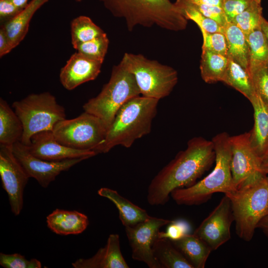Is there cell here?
<instances>
[{
	"label": "cell",
	"instance_id": "d6986e66",
	"mask_svg": "<svg viewBox=\"0 0 268 268\" xmlns=\"http://www.w3.org/2000/svg\"><path fill=\"white\" fill-rule=\"evenodd\" d=\"M254 111V125L250 132L251 142L261 158L268 151V106L257 93L250 101Z\"/></svg>",
	"mask_w": 268,
	"mask_h": 268
},
{
	"label": "cell",
	"instance_id": "f6af8a7d",
	"mask_svg": "<svg viewBox=\"0 0 268 268\" xmlns=\"http://www.w3.org/2000/svg\"><path fill=\"white\" fill-rule=\"evenodd\" d=\"M261 29L264 33L268 42V21H267L264 17L263 18L262 21Z\"/></svg>",
	"mask_w": 268,
	"mask_h": 268
},
{
	"label": "cell",
	"instance_id": "2e32d148",
	"mask_svg": "<svg viewBox=\"0 0 268 268\" xmlns=\"http://www.w3.org/2000/svg\"><path fill=\"white\" fill-rule=\"evenodd\" d=\"M103 62L93 59L78 52L72 54L61 70L60 79L68 90L93 80L101 71Z\"/></svg>",
	"mask_w": 268,
	"mask_h": 268
},
{
	"label": "cell",
	"instance_id": "d6a6232c",
	"mask_svg": "<svg viewBox=\"0 0 268 268\" xmlns=\"http://www.w3.org/2000/svg\"><path fill=\"white\" fill-rule=\"evenodd\" d=\"M256 93L268 106V66L259 65L249 68Z\"/></svg>",
	"mask_w": 268,
	"mask_h": 268
},
{
	"label": "cell",
	"instance_id": "e575fe53",
	"mask_svg": "<svg viewBox=\"0 0 268 268\" xmlns=\"http://www.w3.org/2000/svg\"><path fill=\"white\" fill-rule=\"evenodd\" d=\"M0 265L4 268H41L42 264L36 259L27 260L20 254L0 253Z\"/></svg>",
	"mask_w": 268,
	"mask_h": 268
},
{
	"label": "cell",
	"instance_id": "484cf974",
	"mask_svg": "<svg viewBox=\"0 0 268 268\" xmlns=\"http://www.w3.org/2000/svg\"><path fill=\"white\" fill-rule=\"evenodd\" d=\"M222 82L239 91L249 101L256 93L250 72L239 64L229 59Z\"/></svg>",
	"mask_w": 268,
	"mask_h": 268
},
{
	"label": "cell",
	"instance_id": "83f0119b",
	"mask_svg": "<svg viewBox=\"0 0 268 268\" xmlns=\"http://www.w3.org/2000/svg\"><path fill=\"white\" fill-rule=\"evenodd\" d=\"M70 33L73 47L92 40L105 33L90 18L83 15L78 16L71 21Z\"/></svg>",
	"mask_w": 268,
	"mask_h": 268
},
{
	"label": "cell",
	"instance_id": "ba28073f",
	"mask_svg": "<svg viewBox=\"0 0 268 268\" xmlns=\"http://www.w3.org/2000/svg\"><path fill=\"white\" fill-rule=\"evenodd\" d=\"M120 63L134 76L142 96L160 100L168 96L178 82L175 69L141 54L126 53Z\"/></svg>",
	"mask_w": 268,
	"mask_h": 268
},
{
	"label": "cell",
	"instance_id": "60d3db41",
	"mask_svg": "<svg viewBox=\"0 0 268 268\" xmlns=\"http://www.w3.org/2000/svg\"><path fill=\"white\" fill-rule=\"evenodd\" d=\"M194 4L217 5L222 7L223 0H185Z\"/></svg>",
	"mask_w": 268,
	"mask_h": 268
},
{
	"label": "cell",
	"instance_id": "7c38bea8",
	"mask_svg": "<svg viewBox=\"0 0 268 268\" xmlns=\"http://www.w3.org/2000/svg\"><path fill=\"white\" fill-rule=\"evenodd\" d=\"M171 221L151 216L134 226L125 227L132 258L145 263L150 268H161L154 257L152 246L160 229Z\"/></svg>",
	"mask_w": 268,
	"mask_h": 268
},
{
	"label": "cell",
	"instance_id": "9a60e30c",
	"mask_svg": "<svg viewBox=\"0 0 268 268\" xmlns=\"http://www.w3.org/2000/svg\"><path fill=\"white\" fill-rule=\"evenodd\" d=\"M28 151L35 157L51 161H59L77 158L86 159L97 155L92 150H80L65 146L55 138L52 131H43L34 134Z\"/></svg>",
	"mask_w": 268,
	"mask_h": 268
},
{
	"label": "cell",
	"instance_id": "8fae6325",
	"mask_svg": "<svg viewBox=\"0 0 268 268\" xmlns=\"http://www.w3.org/2000/svg\"><path fill=\"white\" fill-rule=\"evenodd\" d=\"M0 176L12 212L18 215L23 206V192L30 178L15 157L13 145L0 144Z\"/></svg>",
	"mask_w": 268,
	"mask_h": 268
},
{
	"label": "cell",
	"instance_id": "44dd1931",
	"mask_svg": "<svg viewBox=\"0 0 268 268\" xmlns=\"http://www.w3.org/2000/svg\"><path fill=\"white\" fill-rule=\"evenodd\" d=\"M97 193L115 205L120 219L125 227L134 226L151 217L145 209L121 196L116 190L104 187L99 189Z\"/></svg>",
	"mask_w": 268,
	"mask_h": 268
},
{
	"label": "cell",
	"instance_id": "5bb4252c",
	"mask_svg": "<svg viewBox=\"0 0 268 268\" xmlns=\"http://www.w3.org/2000/svg\"><path fill=\"white\" fill-rule=\"evenodd\" d=\"M233 221L231 201L225 195L193 234L204 241L212 251L216 250L230 239V227Z\"/></svg>",
	"mask_w": 268,
	"mask_h": 268
},
{
	"label": "cell",
	"instance_id": "d4e9b609",
	"mask_svg": "<svg viewBox=\"0 0 268 268\" xmlns=\"http://www.w3.org/2000/svg\"><path fill=\"white\" fill-rule=\"evenodd\" d=\"M152 251L161 268H194L168 239L157 237L153 243Z\"/></svg>",
	"mask_w": 268,
	"mask_h": 268
},
{
	"label": "cell",
	"instance_id": "836d02e7",
	"mask_svg": "<svg viewBox=\"0 0 268 268\" xmlns=\"http://www.w3.org/2000/svg\"><path fill=\"white\" fill-rule=\"evenodd\" d=\"M203 39L202 50H206L227 56V40L223 32H208L200 29Z\"/></svg>",
	"mask_w": 268,
	"mask_h": 268
},
{
	"label": "cell",
	"instance_id": "ac0fdd59",
	"mask_svg": "<svg viewBox=\"0 0 268 268\" xmlns=\"http://www.w3.org/2000/svg\"><path fill=\"white\" fill-rule=\"evenodd\" d=\"M48 227L61 235H77L82 233L89 224L88 217L76 210L56 209L46 217Z\"/></svg>",
	"mask_w": 268,
	"mask_h": 268
},
{
	"label": "cell",
	"instance_id": "8992f818",
	"mask_svg": "<svg viewBox=\"0 0 268 268\" xmlns=\"http://www.w3.org/2000/svg\"><path fill=\"white\" fill-rule=\"evenodd\" d=\"M225 195L231 201L237 235L250 241L268 214V174L253 185Z\"/></svg>",
	"mask_w": 268,
	"mask_h": 268
},
{
	"label": "cell",
	"instance_id": "ffe728a7",
	"mask_svg": "<svg viewBox=\"0 0 268 268\" xmlns=\"http://www.w3.org/2000/svg\"><path fill=\"white\" fill-rule=\"evenodd\" d=\"M49 0H31L15 16L2 24L12 50L23 40L35 13Z\"/></svg>",
	"mask_w": 268,
	"mask_h": 268
},
{
	"label": "cell",
	"instance_id": "277c9868",
	"mask_svg": "<svg viewBox=\"0 0 268 268\" xmlns=\"http://www.w3.org/2000/svg\"><path fill=\"white\" fill-rule=\"evenodd\" d=\"M212 141L215 155L213 170L192 186L172 191L170 196L177 204L199 205L206 202L214 193L226 194L235 190L230 167V135L223 132L216 135Z\"/></svg>",
	"mask_w": 268,
	"mask_h": 268
},
{
	"label": "cell",
	"instance_id": "3957f363",
	"mask_svg": "<svg viewBox=\"0 0 268 268\" xmlns=\"http://www.w3.org/2000/svg\"><path fill=\"white\" fill-rule=\"evenodd\" d=\"M113 16L123 19L129 31L136 26L185 30L188 20L169 0H100Z\"/></svg>",
	"mask_w": 268,
	"mask_h": 268
},
{
	"label": "cell",
	"instance_id": "7bdbcfd3",
	"mask_svg": "<svg viewBox=\"0 0 268 268\" xmlns=\"http://www.w3.org/2000/svg\"><path fill=\"white\" fill-rule=\"evenodd\" d=\"M262 170L266 175L268 174V151L261 158Z\"/></svg>",
	"mask_w": 268,
	"mask_h": 268
},
{
	"label": "cell",
	"instance_id": "e0dca14e",
	"mask_svg": "<svg viewBox=\"0 0 268 268\" xmlns=\"http://www.w3.org/2000/svg\"><path fill=\"white\" fill-rule=\"evenodd\" d=\"M74 268H129L121 251L120 237L110 234L104 247L92 257L77 259L71 264Z\"/></svg>",
	"mask_w": 268,
	"mask_h": 268
},
{
	"label": "cell",
	"instance_id": "1f68e13d",
	"mask_svg": "<svg viewBox=\"0 0 268 268\" xmlns=\"http://www.w3.org/2000/svg\"><path fill=\"white\" fill-rule=\"evenodd\" d=\"M109 41L105 33L92 40L73 46L77 52L89 58L103 62L106 55Z\"/></svg>",
	"mask_w": 268,
	"mask_h": 268
},
{
	"label": "cell",
	"instance_id": "603a6c76",
	"mask_svg": "<svg viewBox=\"0 0 268 268\" xmlns=\"http://www.w3.org/2000/svg\"><path fill=\"white\" fill-rule=\"evenodd\" d=\"M23 134L22 123L3 98H0V144L12 146L20 141Z\"/></svg>",
	"mask_w": 268,
	"mask_h": 268
},
{
	"label": "cell",
	"instance_id": "ee69618b",
	"mask_svg": "<svg viewBox=\"0 0 268 268\" xmlns=\"http://www.w3.org/2000/svg\"><path fill=\"white\" fill-rule=\"evenodd\" d=\"M20 10H22L28 4V0H10Z\"/></svg>",
	"mask_w": 268,
	"mask_h": 268
},
{
	"label": "cell",
	"instance_id": "74e56055",
	"mask_svg": "<svg viewBox=\"0 0 268 268\" xmlns=\"http://www.w3.org/2000/svg\"><path fill=\"white\" fill-rule=\"evenodd\" d=\"M191 4L205 16L216 21L222 27L224 28L228 23L221 7L213 5Z\"/></svg>",
	"mask_w": 268,
	"mask_h": 268
},
{
	"label": "cell",
	"instance_id": "9c48e42d",
	"mask_svg": "<svg viewBox=\"0 0 268 268\" xmlns=\"http://www.w3.org/2000/svg\"><path fill=\"white\" fill-rule=\"evenodd\" d=\"M107 130L100 118L84 111L76 118L60 121L52 132L57 141L65 146L95 151L104 141Z\"/></svg>",
	"mask_w": 268,
	"mask_h": 268
},
{
	"label": "cell",
	"instance_id": "ab89813d",
	"mask_svg": "<svg viewBox=\"0 0 268 268\" xmlns=\"http://www.w3.org/2000/svg\"><path fill=\"white\" fill-rule=\"evenodd\" d=\"M12 50L8 38L3 30L0 27V57L7 54Z\"/></svg>",
	"mask_w": 268,
	"mask_h": 268
},
{
	"label": "cell",
	"instance_id": "8d00e7d4",
	"mask_svg": "<svg viewBox=\"0 0 268 268\" xmlns=\"http://www.w3.org/2000/svg\"><path fill=\"white\" fill-rule=\"evenodd\" d=\"M256 0H223L222 8L228 22L248 8Z\"/></svg>",
	"mask_w": 268,
	"mask_h": 268
},
{
	"label": "cell",
	"instance_id": "4dcf8cb0",
	"mask_svg": "<svg viewBox=\"0 0 268 268\" xmlns=\"http://www.w3.org/2000/svg\"><path fill=\"white\" fill-rule=\"evenodd\" d=\"M263 18L261 0H256L248 8L237 15L231 22L238 26L247 35L261 28Z\"/></svg>",
	"mask_w": 268,
	"mask_h": 268
},
{
	"label": "cell",
	"instance_id": "b9f144b4",
	"mask_svg": "<svg viewBox=\"0 0 268 268\" xmlns=\"http://www.w3.org/2000/svg\"><path fill=\"white\" fill-rule=\"evenodd\" d=\"M257 228L261 229L268 238V214L260 221Z\"/></svg>",
	"mask_w": 268,
	"mask_h": 268
},
{
	"label": "cell",
	"instance_id": "f1b7e54d",
	"mask_svg": "<svg viewBox=\"0 0 268 268\" xmlns=\"http://www.w3.org/2000/svg\"><path fill=\"white\" fill-rule=\"evenodd\" d=\"M178 11L187 20L195 22L200 29L210 32H223L224 28L216 21L201 13L193 5L185 0H176L174 3Z\"/></svg>",
	"mask_w": 268,
	"mask_h": 268
},
{
	"label": "cell",
	"instance_id": "4fadbf2b",
	"mask_svg": "<svg viewBox=\"0 0 268 268\" xmlns=\"http://www.w3.org/2000/svg\"><path fill=\"white\" fill-rule=\"evenodd\" d=\"M13 151L30 178L35 179L40 185L47 188L62 172L86 159L77 158L59 161L43 160L33 155L20 141L13 145Z\"/></svg>",
	"mask_w": 268,
	"mask_h": 268
},
{
	"label": "cell",
	"instance_id": "5b68a950",
	"mask_svg": "<svg viewBox=\"0 0 268 268\" xmlns=\"http://www.w3.org/2000/svg\"><path fill=\"white\" fill-rule=\"evenodd\" d=\"M140 92L133 75L120 63L114 66L109 81L83 106L85 112L100 118L109 129L120 109Z\"/></svg>",
	"mask_w": 268,
	"mask_h": 268
},
{
	"label": "cell",
	"instance_id": "d590c367",
	"mask_svg": "<svg viewBox=\"0 0 268 268\" xmlns=\"http://www.w3.org/2000/svg\"><path fill=\"white\" fill-rule=\"evenodd\" d=\"M191 227L189 223L184 219L172 220L166 227L165 231H159L158 238H167L172 241L178 240L190 234Z\"/></svg>",
	"mask_w": 268,
	"mask_h": 268
},
{
	"label": "cell",
	"instance_id": "f35d334b",
	"mask_svg": "<svg viewBox=\"0 0 268 268\" xmlns=\"http://www.w3.org/2000/svg\"><path fill=\"white\" fill-rule=\"evenodd\" d=\"M21 10L10 0H0V20L2 23L13 18Z\"/></svg>",
	"mask_w": 268,
	"mask_h": 268
},
{
	"label": "cell",
	"instance_id": "cb8c5ba5",
	"mask_svg": "<svg viewBox=\"0 0 268 268\" xmlns=\"http://www.w3.org/2000/svg\"><path fill=\"white\" fill-rule=\"evenodd\" d=\"M172 242L194 268L205 267L212 250L204 241L194 234H188Z\"/></svg>",
	"mask_w": 268,
	"mask_h": 268
},
{
	"label": "cell",
	"instance_id": "7a4b0ae2",
	"mask_svg": "<svg viewBox=\"0 0 268 268\" xmlns=\"http://www.w3.org/2000/svg\"><path fill=\"white\" fill-rule=\"evenodd\" d=\"M159 100L139 95L126 103L116 114L104 141L95 149L96 154L107 153L119 145L130 147L136 139L150 133Z\"/></svg>",
	"mask_w": 268,
	"mask_h": 268
},
{
	"label": "cell",
	"instance_id": "52a82bcc",
	"mask_svg": "<svg viewBox=\"0 0 268 268\" xmlns=\"http://www.w3.org/2000/svg\"><path fill=\"white\" fill-rule=\"evenodd\" d=\"M12 107L22 123L23 134L20 142L26 146L30 144L34 134L52 131L58 122L66 118L65 108L49 92L30 94L13 102Z\"/></svg>",
	"mask_w": 268,
	"mask_h": 268
},
{
	"label": "cell",
	"instance_id": "4316f807",
	"mask_svg": "<svg viewBox=\"0 0 268 268\" xmlns=\"http://www.w3.org/2000/svg\"><path fill=\"white\" fill-rule=\"evenodd\" d=\"M228 63L226 56L202 50L200 67L202 79L208 83L222 81Z\"/></svg>",
	"mask_w": 268,
	"mask_h": 268
},
{
	"label": "cell",
	"instance_id": "f546056e",
	"mask_svg": "<svg viewBox=\"0 0 268 268\" xmlns=\"http://www.w3.org/2000/svg\"><path fill=\"white\" fill-rule=\"evenodd\" d=\"M246 36L250 50L249 68L262 64L268 66V42L261 28Z\"/></svg>",
	"mask_w": 268,
	"mask_h": 268
},
{
	"label": "cell",
	"instance_id": "6da1fadb",
	"mask_svg": "<svg viewBox=\"0 0 268 268\" xmlns=\"http://www.w3.org/2000/svg\"><path fill=\"white\" fill-rule=\"evenodd\" d=\"M213 142L195 137L152 179L147 189V200L151 205L165 204L174 190L187 188L207 170L215 160Z\"/></svg>",
	"mask_w": 268,
	"mask_h": 268
},
{
	"label": "cell",
	"instance_id": "bcb514c9",
	"mask_svg": "<svg viewBox=\"0 0 268 268\" xmlns=\"http://www.w3.org/2000/svg\"><path fill=\"white\" fill-rule=\"evenodd\" d=\"M75 0L79 2V1H81L82 0Z\"/></svg>",
	"mask_w": 268,
	"mask_h": 268
},
{
	"label": "cell",
	"instance_id": "30bf717a",
	"mask_svg": "<svg viewBox=\"0 0 268 268\" xmlns=\"http://www.w3.org/2000/svg\"><path fill=\"white\" fill-rule=\"evenodd\" d=\"M230 167L235 190L253 185L267 175L262 170L261 158L252 147L250 132L230 136Z\"/></svg>",
	"mask_w": 268,
	"mask_h": 268
},
{
	"label": "cell",
	"instance_id": "7402d4cb",
	"mask_svg": "<svg viewBox=\"0 0 268 268\" xmlns=\"http://www.w3.org/2000/svg\"><path fill=\"white\" fill-rule=\"evenodd\" d=\"M224 33L227 44V57L249 72L250 50L246 35L232 22L227 23Z\"/></svg>",
	"mask_w": 268,
	"mask_h": 268
}]
</instances>
